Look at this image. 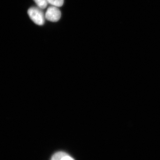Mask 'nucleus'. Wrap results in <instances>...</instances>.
Wrapping results in <instances>:
<instances>
[{
  "label": "nucleus",
  "mask_w": 160,
  "mask_h": 160,
  "mask_svg": "<svg viewBox=\"0 0 160 160\" xmlns=\"http://www.w3.org/2000/svg\"><path fill=\"white\" fill-rule=\"evenodd\" d=\"M28 14L31 19L37 25L42 26L45 23V16L42 9L38 7H31L28 11Z\"/></svg>",
  "instance_id": "nucleus-1"
},
{
  "label": "nucleus",
  "mask_w": 160,
  "mask_h": 160,
  "mask_svg": "<svg viewBox=\"0 0 160 160\" xmlns=\"http://www.w3.org/2000/svg\"><path fill=\"white\" fill-rule=\"evenodd\" d=\"M45 18L52 22H56L60 20L61 17V12L57 7L51 6L49 7L45 15Z\"/></svg>",
  "instance_id": "nucleus-2"
},
{
  "label": "nucleus",
  "mask_w": 160,
  "mask_h": 160,
  "mask_svg": "<svg viewBox=\"0 0 160 160\" xmlns=\"http://www.w3.org/2000/svg\"><path fill=\"white\" fill-rule=\"evenodd\" d=\"M38 7L40 9H46L48 5L47 0H33Z\"/></svg>",
  "instance_id": "nucleus-3"
},
{
  "label": "nucleus",
  "mask_w": 160,
  "mask_h": 160,
  "mask_svg": "<svg viewBox=\"0 0 160 160\" xmlns=\"http://www.w3.org/2000/svg\"><path fill=\"white\" fill-rule=\"evenodd\" d=\"M47 2L52 6L57 7H61L64 4V0H47Z\"/></svg>",
  "instance_id": "nucleus-4"
},
{
  "label": "nucleus",
  "mask_w": 160,
  "mask_h": 160,
  "mask_svg": "<svg viewBox=\"0 0 160 160\" xmlns=\"http://www.w3.org/2000/svg\"><path fill=\"white\" fill-rule=\"evenodd\" d=\"M67 154L66 152H59L55 153L52 156L51 160H62V158Z\"/></svg>",
  "instance_id": "nucleus-5"
},
{
  "label": "nucleus",
  "mask_w": 160,
  "mask_h": 160,
  "mask_svg": "<svg viewBox=\"0 0 160 160\" xmlns=\"http://www.w3.org/2000/svg\"><path fill=\"white\" fill-rule=\"evenodd\" d=\"M62 160H74L71 157L69 156V155L67 154L64 157L62 158Z\"/></svg>",
  "instance_id": "nucleus-6"
}]
</instances>
